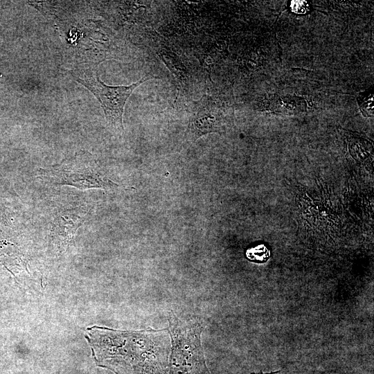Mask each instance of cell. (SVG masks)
<instances>
[{
    "label": "cell",
    "mask_w": 374,
    "mask_h": 374,
    "mask_svg": "<svg viewBox=\"0 0 374 374\" xmlns=\"http://www.w3.org/2000/svg\"><path fill=\"white\" fill-rule=\"evenodd\" d=\"M96 364L116 374H168L167 329L139 331L93 326L85 335Z\"/></svg>",
    "instance_id": "cell-1"
},
{
    "label": "cell",
    "mask_w": 374,
    "mask_h": 374,
    "mask_svg": "<svg viewBox=\"0 0 374 374\" xmlns=\"http://www.w3.org/2000/svg\"><path fill=\"white\" fill-rule=\"evenodd\" d=\"M168 322L167 330L171 341L168 374H211L201 344L203 327L200 321L181 320L170 312Z\"/></svg>",
    "instance_id": "cell-2"
},
{
    "label": "cell",
    "mask_w": 374,
    "mask_h": 374,
    "mask_svg": "<svg viewBox=\"0 0 374 374\" xmlns=\"http://www.w3.org/2000/svg\"><path fill=\"white\" fill-rule=\"evenodd\" d=\"M38 178L53 185H68L84 190L100 188L105 190L118 187L93 157L80 152L59 164L39 168Z\"/></svg>",
    "instance_id": "cell-3"
},
{
    "label": "cell",
    "mask_w": 374,
    "mask_h": 374,
    "mask_svg": "<svg viewBox=\"0 0 374 374\" xmlns=\"http://www.w3.org/2000/svg\"><path fill=\"white\" fill-rule=\"evenodd\" d=\"M71 74L76 82L93 94L103 108L108 127L119 134L124 130L123 115L127 99L136 87L153 78L146 75L130 85H107L100 79L96 64L79 66L71 71Z\"/></svg>",
    "instance_id": "cell-4"
},
{
    "label": "cell",
    "mask_w": 374,
    "mask_h": 374,
    "mask_svg": "<svg viewBox=\"0 0 374 374\" xmlns=\"http://www.w3.org/2000/svg\"><path fill=\"white\" fill-rule=\"evenodd\" d=\"M89 208L78 206L58 213L54 217L50 230V244L61 253L73 241L75 232L87 218Z\"/></svg>",
    "instance_id": "cell-5"
},
{
    "label": "cell",
    "mask_w": 374,
    "mask_h": 374,
    "mask_svg": "<svg viewBox=\"0 0 374 374\" xmlns=\"http://www.w3.org/2000/svg\"><path fill=\"white\" fill-rule=\"evenodd\" d=\"M225 121L213 103L204 100L193 112L187 127L186 137L188 141L195 142L201 136L225 130Z\"/></svg>",
    "instance_id": "cell-6"
},
{
    "label": "cell",
    "mask_w": 374,
    "mask_h": 374,
    "mask_svg": "<svg viewBox=\"0 0 374 374\" xmlns=\"http://www.w3.org/2000/svg\"><path fill=\"white\" fill-rule=\"evenodd\" d=\"M250 374H283L282 372L280 371H274V372H270V373H263L262 371L260 372H258V373H251Z\"/></svg>",
    "instance_id": "cell-7"
}]
</instances>
